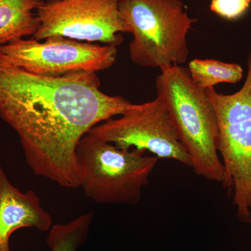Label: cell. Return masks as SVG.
Segmentation results:
<instances>
[{
	"label": "cell",
	"instance_id": "9",
	"mask_svg": "<svg viewBox=\"0 0 251 251\" xmlns=\"http://www.w3.org/2000/svg\"><path fill=\"white\" fill-rule=\"evenodd\" d=\"M52 216L42 207L34 191L23 193L11 184L0 164V251H11L9 241L18 229L52 227Z\"/></svg>",
	"mask_w": 251,
	"mask_h": 251
},
{
	"label": "cell",
	"instance_id": "10",
	"mask_svg": "<svg viewBox=\"0 0 251 251\" xmlns=\"http://www.w3.org/2000/svg\"><path fill=\"white\" fill-rule=\"evenodd\" d=\"M44 0H0V46L35 34L36 10Z\"/></svg>",
	"mask_w": 251,
	"mask_h": 251
},
{
	"label": "cell",
	"instance_id": "8",
	"mask_svg": "<svg viewBox=\"0 0 251 251\" xmlns=\"http://www.w3.org/2000/svg\"><path fill=\"white\" fill-rule=\"evenodd\" d=\"M1 48L18 67L46 76L105 70L115 64L118 54L116 46H101L61 36L48 38L44 42L23 38Z\"/></svg>",
	"mask_w": 251,
	"mask_h": 251
},
{
	"label": "cell",
	"instance_id": "4",
	"mask_svg": "<svg viewBox=\"0 0 251 251\" xmlns=\"http://www.w3.org/2000/svg\"><path fill=\"white\" fill-rule=\"evenodd\" d=\"M128 33L132 62L160 70L187 61V35L197 19L190 17L181 0H119Z\"/></svg>",
	"mask_w": 251,
	"mask_h": 251
},
{
	"label": "cell",
	"instance_id": "12",
	"mask_svg": "<svg viewBox=\"0 0 251 251\" xmlns=\"http://www.w3.org/2000/svg\"><path fill=\"white\" fill-rule=\"evenodd\" d=\"M93 217V213H87L68 224L52 226L46 239L50 251H77L87 239Z\"/></svg>",
	"mask_w": 251,
	"mask_h": 251
},
{
	"label": "cell",
	"instance_id": "3",
	"mask_svg": "<svg viewBox=\"0 0 251 251\" xmlns=\"http://www.w3.org/2000/svg\"><path fill=\"white\" fill-rule=\"evenodd\" d=\"M145 152L123 150L87 133L75 150L80 187L99 204H138L159 159Z\"/></svg>",
	"mask_w": 251,
	"mask_h": 251
},
{
	"label": "cell",
	"instance_id": "2",
	"mask_svg": "<svg viewBox=\"0 0 251 251\" xmlns=\"http://www.w3.org/2000/svg\"><path fill=\"white\" fill-rule=\"evenodd\" d=\"M161 72L155 82L157 97L166 104L191 168L198 176L222 184L219 123L206 90L195 82L188 68L174 65Z\"/></svg>",
	"mask_w": 251,
	"mask_h": 251
},
{
	"label": "cell",
	"instance_id": "5",
	"mask_svg": "<svg viewBox=\"0 0 251 251\" xmlns=\"http://www.w3.org/2000/svg\"><path fill=\"white\" fill-rule=\"evenodd\" d=\"M206 93L219 123L223 186L229 194L233 192L238 219L251 224V76L236 93H219L214 87Z\"/></svg>",
	"mask_w": 251,
	"mask_h": 251
},
{
	"label": "cell",
	"instance_id": "6",
	"mask_svg": "<svg viewBox=\"0 0 251 251\" xmlns=\"http://www.w3.org/2000/svg\"><path fill=\"white\" fill-rule=\"evenodd\" d=\"M36 14L37 41L61 36L117 47L128 33L119 0H44Z\"/></svg>",
	"mask_w": 251,
	"mask_h": 251
},
{
	"label": "cell",
	"instance_id": "1",
	"mask_svg": "<svg viewBox=\"0 0 251 251\" xmlns=\"http://www.w3.org/2000/svg\"><path fill=\"white\" fill-rule=\"evenodd\" d=\"M97 73L37 75L11 62L0 46V117L18 133L26 162L38 176L80 187L75 150L95 126L133 104L100 90Z\"/></svg>",
	"mask_w": 251,
	"mask_h": 251
},
{
	"label": "cell",
	"instance_id": "7",
	"mask_svg": "<svg viewBox=\"0 0 251 251\" xmlns=\"http://www.w3.org/2000/svg\"><path fill=\"white\" fill-rule=\"evenodd\" d=\"M89 133L119 148L150 151L158 158L173 160L191 168V159L166 104L158 97L133 104L123 115L95 126Z\"/></svg>",
	"mask_w": 251,
	"mask_h": 251
},
{
	"label": "cell",
	"instance_id": "11",
	"mask_svg": "<svg viewBox=\"0 0 251 251\" xmlns=\"http://www.w3.org/2000/svg\"><path fill=\"white\" fill-rule=\"evenodd\" d=\"M188 69L193 80L204 90L218 84H235L244 77L242 66L214 59H193Z\"/></svg>",
	"mask_w": 251,
	"mask_h": 251
},
{
	"label": "cell",
	"instance_id": "13",
	"mask_svg": "<svg viewBox=\"0 0 251 251\" xmlns=\"http://www.w3.org/2000/svg\"><path fill=\"white\" fill-rule=\"evenodd\" d=\"M251 0H211V12L227 20L242 17L250 7Z\"/></svg>",
	"mask_w": 251,
	"mask_h": 251
}]
</instances>
